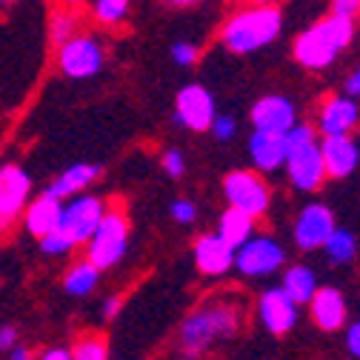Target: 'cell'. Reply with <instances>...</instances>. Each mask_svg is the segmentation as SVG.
I'll return each instance as SVG.
<instances>
[{"label":"cell","mask_w":360,"mask_h":360,"mask_svg":"<svg viewBox=\"0 0 360 360\" xmlns=\"http://www.w3.org/2000/svg\"><path fill=\"white\" fill-rule=\"evenodd\" d=\"M252 229H255V217L240 212V209H235V206H229L226 212L220 214V220H217V235L226 240L232 249L243 246L252 238Z\"/></svg>","instance_id":"21"},{"label":"cell","mask_w":360,"mask_h":360,"mask_svg":"<svg viewBox=\"0 0 360 360\" xmlns=\"http://www.w3.org/2000/svg\"><path fill=\"white\" fill-rule=\"evenodd\" d=\"M321 152H323L326 174H332V177H346L357 166V146L346 134H326Z\"/></svg>","instance_id":"20"},{"label":"cell","mask_w":360,"mask_h":360,"mask_svg":"<svg viewBox=\"0 0 360 360\" xmlns=\"http://www.w3.org/2000/svg\"><path fill=\"white\" fill-rule=\"evenodd\" d=\"M346 92H349V95H360V69L346 80Z\"/></svg>","instance_id":"40"},{"label":"cell","mask_w":360,"mask_h":360,"mask_svg":"<svg viewBox=\"0 0 360 360\" xmlns=\"http://www.w3.org/2000/svg\"><path fill=\"white\" fill-rule=\"evenodd\" d=\"M195 266L203 275L217 278L235 269V249L220 235H200L195 240Z\"/></svg>","instance_id":"14"},{"label":"cell","mask_w":360,"mask_h":360,"mask_svg":"<svg viewBox=\"0 0 360 360\" xmlns=\"http://www.w3.org/2000/svg\"><path fill=\"white\" fill-rule=\"evenodd\" d=\"M209 131H212V138H214V141L226 143V141H232V138H235L238 123H235V117H229V115H214V120H212Z\"/></svg>","instance_id":"32"},{"label":"cell","mask_w":360,"mask_h":360,"mask_svg":"<svg viewBox=\"0 0 360 360\" xmlns=\"http://www.w3.org/2000/svg\"><path fill=\"white\" fill-rule=\"evenodd\" d=\"M169 214H172V220H174V223H184V226H192V223L198 220V206H195L192 200L177 198V200H172Z\"/></svg>","instance_id":"31"},{"label":"cell","mask_w":360,"mask_h":360,"mask_svg":"<svg viewBox=\"0 0 360 360\" xmlns=\"http://www.w3.org/2000/svg\"><path fill=\"white\" fill-rule=\"evenodd\" d=\"M32 192V177L18 163L0 166V232L9 229L12 223L23 214Z\"/></svg>","instance_id":"8"},{"label":"cell","mask_w":360,"mask_h":360,"mask_svg":"<svg viewBox=\"0 0 360 360\" xmlns=\"http://www.w3.org/2000/svg\"><path fill=\"white\" fill-rule=\"evenodd\" d=\"M169 6H177V9H184V6H195L198 0H166Z\"/></svg>","instance_id":"41"},{"label":"cell","mask_w":360,"mask_h":360,"mask_svg":"<svg viewBox=\"0 0 360 360\" xmlns=\"http://www.w3.org/2000/svg\"><path fill=\"white\" fill-rule=\"evenodd\" d=\"M92 15H95V20L103 23V26L123 23L126 15H129V0H95Z\"/></svg>","instance_id":"27"},{"label":"cell","mask_w":360,"mask_h":360,"mask_svg":"<svg viewBox=\"0 0 360 360\" xmlns=\"http://www.w3.org/2000/svg\"><path fill=\"white\" fill-rule=\"evenodd\" d=\"M286 260L283 246L272 238H249L243 246L235 249V269L246 278H260L272 275L275 269H281Z\"/></svg>","instance_id":"10"},{"label":"cell","mask_w":360,"mask_h":360,"mask_svg":"<svg viewBox=\"0 0 360 360\" xmlns=\"http://www.w3.org/2000/svg\"><path fill=\"white\" fill-rule=\"evenodd\" d=\"M101 174V166L98 163H75L69 169H63L52 184L46 186V195L52 198H60V200H69L75 195H80L86 186H92Z\"/></svg>","instance_id":"17"},{"label":"cell","mask_w":360,"mask_h":360,"mask_svg":"<svg viewBox=\"0 0 360 360\" xmlns=\"http://www.w3.org/2000/svg\"><path fill=\"white\" fill-rule=\"evenodd\" d=\"M37 360H75V357H72V349L52 346V349H46V352H40Z\"/></svg>","instance_id":"36"},{"label":"cell","mask_w":360,"mask_h":360,"mask_svg":"<svg viewBox=\"0 0 360 360\" xmlns=\"http://www.w3.org/2000/svg\"><path fill=\"white\" fill-rule=\"evenodd\" d=\"M98 281H101V269L92 260L83 257L80 263H75L63 275V292L72 295V297H86L89 292L98 289Z\"/></svg>","instance_id":"23"},{"label":"cell","mask_w":360,"mask_h":360,"mask_svg":"<svg viewBox=\"0 0 360 360\" xmlns=\"http://www.w3.org/2000/svg\"><path fill=\"white\" fill-rule=\"evenodd\" d=\"M283 166L289 169V180L300 189V192H311L323 184L326 177V163H323V152L318 143H303L286 152Z\"/></svg>","instance_id":"11"},{"label":"cell","mask_w":360,"mask_h":360,"mask_svg":"<svg viewBox=\"0 0 360 360\" xmlns=\"http://www.w3.org/2000/svg\"><path fill=\"white\" fill-rule=\"evenodd\" d=\"M346 343H349V352H352L354 357H360V323H354V326L349 329Z\"/></svg>","instance_id":"39"},{"label":"cell","mask_w":360,"mask_h":360,"mask_svg":"<svg viewBox=\"0 0 360 360\" xmlns=\"http://www.w3.org/2000/svg\"><path fill=\"white\" fill-rule=\"evenodd\" d=\"M281 26H283V15L272 4H260V6L252 4L249 9L226 20V26L220 29V40L235 55H252L269 46L281 34Z\"/></svg>","instance_id":"2"},{"label":"cell","mask_w":360,"mask_h":360,"mask_svg":"<svg viewBox=\"0 0 360 360\" xmlns=\"http://www.w3.org/2000/svg\"><path fill=\"white\" fill-rule=\"evenodd\" d=\"M240 326V314L229 303H203L186 314L177 329V354L184 360H200L220 340L235 338Z\"/></svg>","instance_id":"1"},{"label":"cell","mask_w":360,"mask_h":360,"mask_svg":"<svg viewBox=\"0 0 360 360\" xmlns=\"http://www.w3.org/2000/svg\"><path fill=\"white\" fill-rule=\"evenodd\" d=\"M106 200L101 195H75L69 203H63L60 229L75 240V246H86V240L95 235L101 217L106 214Z\"/></svg>","instance_id":"6"},{"label":"cell","mask_w":360,"mask_h":360,"mask_svg":"<svg viewBox=\"0 0 360 360\" xmlns=\"http://www.w3.org/2000/svg\"><path fill=\"white\" fill-rule=\"evenodd\" d=\"M198 55H200V49L195 46V43H189V40H174L172 49H169V58H172V63H174L177 69L195 66V63H198Z\"/></svg>","instance_id":"30"},{"label":"cell","mask_w":360,"mask_h":360,"mask_svg":"<svg viewBox=\"0 0 360 360\" xmlns=\"http://www.w3.org/2000/svg\"><path fill=\"white\" fill-rule=\"evenodd\" d=\"M335 232V217L326 206H306L295 223V243L300 249H318Z\"/></svg>","instance_id":"12"},{"label":"cell","mask_w":360,"mask_h":360,"mask_svg":"<svg viewBox=\"0 0 360 360\" xmlns=\"http://www.w3.org/2000/svg\"><path fill=\"white\" fill-rule=\"evenodd\" d=\"M126 249H129V217L120 206H109L98 223L95 235L83 246L86 260H92L103 272V269H112L123 260Z\"/></svg>","instance_id":"4"},{"label":"cell","mask_w":360,"mask_h":360,"mask_svg":"<svg viewBox=\"0 0 360 360\" xmlns=\"http://www.w3.org/2000/svg\"><path fill=\"white\" fill-rule=\"evenodd\" d=\"M323 249H326L329 260L346 263V260L354 257V238H352L349 232H343V229H335V232L329 235V240L323 243Z\"/></svg>","instance_id":"28"},{"label":"cell","mask_w":360,"mask_h":360,"mask_svg":"<svg viewBox=\"0 0 360 360\" xmlns=\"http://www.w3.org/2000/svg\"><path fill=\"white\" fill-rule=\"evenodd\" d=\"M249 155H252V160H255V166L260 172H275L286 160V141H283V134L257 131L255 129L252 138H249Z\"/></svg>","instance_id":"18"},{"label":"cell","mask_w":360,"mask_h":360,"mask_svg":"<svg viewBox=\"0 0 360 360\" xmlns=\"http://www.w3.org/2000/svg\"><path fill=\"white\" fill-rule=\"evenodd\" d=\"M257 311H260V321L263 326L272 332V335H286L292 332L295 321H297V303L283 292V289H269L263 292L260 303H257Z\"/></svg>","instance_id":"13"},{"label":"cell","mask_w":360,"mask_h":360,"mask_svg":"<svg viewBox=\"0 0 360 360\" xmlns=\"http://www.w3.org/2000/svg\"><path fill=\"white\" fill-rule=\"evenodd\" d=\"M12 4H18V0H0V6H12Z\"/></svg>","instance_id":"44"},{"label":"cell","mask_w":360,"mask_h":360,"mask_svg":"<svg viewBox=\"0 0 360 360\" xmlns=\"http://www.w3.org/2000/svg\"><path fill=\"white\" fill-rule=\"evenodd\" d=\"M252 126L257 131H272V134H286L295 126V106L292 101L281 95L260 98L252 109Z\"/></svg>","instance_id":"15"},{"label":"cell","mask_w":360,"mask_h":360,"mask_svg":"<svg viewBox=\"0 0 360 360\" xmlns=\"http://www.w3.org/2000/svg\"><path fill=\"white\" fill-rule=\"evenodd\" d=\"M160 166H163V172H166L169 177H184V172H186V158H184V152H180V149H166Z\"/></svg>","instance_id":"33"},{"label":"cell","mask_w":360,"mask_h":360,"mask_svg":"<svg viewBox=\"0 0 360 360\" xmlns=\"http://www.w3.org/2000/svg\"><path fill=\"white\" fill-rule=\"evenodd\" d=\"M223 195H226L229 206H235L252 217H260L269 209V200H272V192L263 184V177H257L255 172H246V169L226 174V180H223Z\"/></svg>","instance_id":"7"},{"label":"cell","mask_w":360,"mask_h":360,"mask_svg":"<svg viewBox=\"0 0 360 360\" xmlns=\"http://www.w3.org/2000/svg\"><path fill=\"white\" fill-rule=\"evenodd\" d=\"M360 12V0H332V15L338 18H354Z\"/></svg>","instance_id":"34"},{"label":"cell","mask_w":360,"mask_h":360,"mask_svg":"<svg viewBox=\"0 0 360 360\" xmlns=\"http://www.w3.org/2000/svg\"><path fill=\"white\" fill-rule=\"evenodd\" d=\"M311 306V321L318 323L321 329L326 332H335L343 326V318H346V303L340 297L338 289H318L309 300Z\"/></svg>","instance_id":"19"},{"label":"cell","mask_w":360,"mask_h":360,"mask_svg":"<svg viewBox=\"0 0 360 360\" xmlns=\"http://www.w3.org/2000/svg\"><path fill=\"white\" fill-rule=\"evenodd\" d=\"M60 217H63V200L60 198H52L43 192L40 198L29 200L26 209H23V223H26V232L34 235L37 240L43 235H49L55 229H60Z\"/></svg>","instance_id":"16"},{"label":"cell","mask_w":360,"mask_h":360,"mask_svg":"<svg viewBox=\"0 0 360 360\" xmlns=\"http://www.w3.org/2000/svg\"><path fill=\"white\" fill-rule=\"evenodd\" d=\"M357 123V106L349 98H332L321 115V131L326 134H346Z\"/></svg>","instance_id":"22"},{"label":"cell","mask_w":360,"mask_h":360,"mask_svg":"<svg viewBox=\"0 0 360 360\" xmlns=\"http://www.w3.org/2000/svg\"><path fill=\"white\" fill-rule=\"evenodd\" d=\"M77 34V15L72 12V9H58V12H52V20H49V37H52V43L55 46H60V43H66L69 37H75Z\"/></svg>","instance_id":"26"},{"label":"cell","mask_w":360,"mask_h":360,"mask_svg":"<svg viewBox=\"0 0 360 360\" xmlns=\"http://www.w3.org/2000/svg\"><path fill=\"white\" fill-rule=\"evenodd\" d=\"M6 360H34V354H32V349H29V346L15 343V346L9 349V357H6Z\"/></svg>","instance_id":"38"},{"label":"cell","mask_w":360,"mask_h":360,"mask_svg":"<svg viewBox=\"0 0 360 360\" xmlns=\"http://www.w3.org/2000/svg\"><path fill=\"white\" fill-rule=\"evenodd\" d=\"M281 289L300 306V303H309L311 295L318 292V281H314L311 269H306V266H292V269H286Z\"/></svg>","instance_id":"24"},{"label":"cell","mask_w":360,"mask_h":360,"mask_svg":"<svg viewBox=\"0 0 360 360\" xmlns=\"http://www.w3.org/2000/svg\"><path fill=\"white\" fill-rule=\"evenodd\" d=\"M18 343V329L15 326H0V349H12Z\"/></svg>","instance_id":"37"},{"label":"cell","mask_w":360,"mask_h":360,"mask_svg":"<svg viewBox=\"0 0 360 360\" xmlns=\"http://www.w3.org/2000/svg\"><path fill=\"white\" fill-rule=\"evenodd\" d=\"M75 249H77L75 240H72L63 229H55V232H49V235L40 238V252L46 255V257H66V255H72Z\"/></svg>","instance_id":"29"},{"label":"cell","mask_w":360,"mask_h":360,"mask_svg":"<svg viewBox=\"0 0 360 360\" xmlns=\"http://www.w3.org/2000/svg\"><path fill=\"white\" fill-rule=\"evenodd\" d=\"M83 4V0H60V6H66V9H77Z\"/></svg>","instance_id":"42"},{"label":"cell","mask_w":360,"mask_h":360,"mask_svg":"<svg viewBox=\"0 0 360 360\" xmlns=\"http://www.w3.org/2000/svg\"><path fill=\"white\" fill-rule=\"evenodd\" d=\"M354 34L352 18H338L332 15L323 23L309 26L297 40H295V58L306 69H326L335 63L338 52L349 46V40Z\"/></svg>","instance_id":"3"},{"label":"cell","mask_w":360,"mask_h":360,"mask_svg":"<svg viewBox=\"0 0 360 360\" xmlns=\"http://www.w3.org/2000/svg\"><path fill=\"white\" fill-rule=\"evenodd\" d=\"M217 109H214V98L206 86L200 83H189L177 92L174 98V120L189 129V131H209L212 120H214Z\"/></svg>","instance_id":"9"},{"label":"cell","mask_w":360,"mask_h":360,"mask_svg":"<svg viewBox=\"0 0 360 360\" xmlns=\"http://www.w3.org/2000/svg\"><path fill=\"white\" fill-rule=\"evenodd\" d=\"M72 357L75 360H109V343L98 332L80 335L75 340V346H72Z\"/></svg>","instance_id":"25"},{"label":"cell","mask_w":360,"mask_h":360,"mask_svg":"<svg viewBox=\"0 0 360 360\" xmlns=\"http://www.w3.org/2000/svg\"><path fill=\"white\" fill-rule=\"evenodd\" d=\"M106 63V49L95 34H75L58 46V69L72 80H86L101 75Z\"/></svg>","instance_id":"5"},{"label":"cell","mask_w":360,"mask_h":360,"mask_svg":"<svg viewBox=\"0 0 360 360\" xmlns=\"http://www.w3.org/2000/svg\"><path fill=\"white\" fill-rule=\"evenodd\" d=\"M120 306H123V300H120L117 295L106 297V300H103V306H101V314H103V321H112V318H115V314L120 311Z\"/></svg>","instance_id":"35"},{"label":"cell","mask_w":360,"mask_h":360,"mask_svg":"<svg viewBox=\"0 0 360 360\" xmlns=\"http://www.w3.org/2000/svg\"><path fill=\"white\" fill-rule=\"evenodd\" d=\"M249 4H257L260 6V4H275V0H249Z\"/></svg>","instance_id":"43"}]
</instances>
